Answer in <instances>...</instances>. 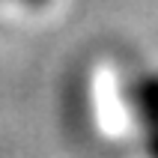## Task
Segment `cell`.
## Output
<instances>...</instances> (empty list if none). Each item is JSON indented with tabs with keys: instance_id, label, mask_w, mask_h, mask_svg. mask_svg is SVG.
I'll list each match as a JSON object with an SVG mask.
<instances>
[{
	"instance_id": "cell-1",
	"label": "cell",
	"mask_w": 158,
	"mask_h": 158,
	"mask_svg": "<svg viewBox=\"0 0 158 158\" xmlns=\"http://www.w3.org/2000/svg\"><path fill=\"white\" fill-rule=\"evenodd\" d=\"M134 110L140 119V131L149 158H158V75L140 78L134 87Z\"/></svg>"
},
{
	"instance_id": "cell-2",
	"label": "cell",
	"mask_w": 158,
	"mask_h": 158,
	"mask_svg": "<svg viewBox=\"0 0 158 158\" xmlns=\"http://www.w3.org/2000/svg\"><path fill=\"white\" fill-rule=\"evenodd\" d=\"M21 3H30V6H42V3H48V0H21Z\"/></svg>"
}]
</instances>
